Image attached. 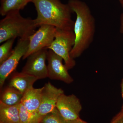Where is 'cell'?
I'll use <instances>...</instances> for the list:
<instances>
[{"mask_svg":"<svg viewBox=\"0 0 123 123\" xmlns=\"http://www.w3.org/2000/svg\"><path fill=\"white\" fill-rule=\"evenodd\" d=\"M68 4L76 14L74 29L75 43L70 53V57L74 59L80 56L92 43L95 33V19L85 2L69 0Z\"/></svg>","mask_w":123,"mask_h":123,"instance_id":"cell-1","label":"cell"},{"mask_svg":"<svg viewBox=\"0 0 123 123\" xmlns=\"http://www.w3.org/2000/svg\"><path fill=\"white\" fill-rule=\"evenodd\" d=\"M33 3L37 12L35 20L38 27L47 24L61 30L74 31L73 12L68 4H63L60 0H33Z\"/></svg>","mask_w":123,"mask_h":123,"instance_id":"cell-2","label":"cell"},{"mask_svg":"<svg viewBox=\"0 0 123 123\" xmlns=\"http://www.w3.org/2000/svg\"><path fill=\"white\" fill-rule=\"evenodd\" d=\"M37 27L35 19L23 17L18 10L10 11L0 21V43L18 37L29 38Z\"/></svg>","mask_w":123,"mask_h":123,"instance_id":"cell-3","label":"cell"},{"mask_svg":"<svg viewBox=\"0 0 123 123\" xmlns=\"http://www.w3.org/2000/svg\"><path fill=\"white\" fill-rule=\"evenodd\" d=\"M75 35L74 31L64 30L56 28L54 41L48 49H50L63 58L65 65L68 70L76 65L74 59L70 53L75 44Z\"/></svg>","mask_w":123,"mask_h":123,"instance_id":"cell-4","label":"cell"},{"mask_svg":"<svg viewBox=\"0 0 123 123\" xmlns=\"http://www.w3.org/2000/svg\"><path fill=\"white\" fill-rule=\"evenodd\" d=\"M29 38L28 50L22 58L25 60L33 53L48 48L54 41L56 28L53 26L43 24Z\"/></svg>","mask_w":123,"mask_h":123,"instance_id":"cell-5","label":"cell"},{"mask_svg":"<svg viewBox=\"0 0 123 123\" xmlns=\"http://www.w3.org/2000/svg\"><path fill=\"white\" fill-rule=\"evenodd\" d=\"M29 38H19L9 57L0 65V88H2L6 78L17 68L20 60L28 50Z\"/></svg>","mask_w":123,"mask_h":123,"instance_id":"cell-6","label":"cell"},{"mask_svg":"<svg viewBox=\"0 0 123 123\" xmlns=\"http://www.w3.org/2000/svg\"><path fill=\"white\" fill-rule=\"evenodd\" d=\"M48 50L47 49H43L30 55L21 72L34 76L38 79L48 77L46 64Z\"/></svg>","mask_w":123,"mask_h":123,"instance_id":"cell-7","label":"cell"},{"mask_svg":"<svg viewBox=\"0 0 123 123\" xmlns=\"http://www.w3.org/2000/svg\"><path fill=\"white\" fill-rule=\"evenodd\" d=\"M48 50L47 55L48 77L52 80H59L66 84L72 83L73 79L69 74L68 69L63 64V58L51 50Z\"/></svg>","mask_w":123,"mask_h":123,"instance_id":"cell-8","label":"cell"},{"mask_svg":"<svg viewBox=\"0 0 123 123\" xmlns=\"http://www.w3.org/2000/svg\"><path fill=\"white\" fill-rule=\"evenodd\" d=\"M56 108L65 120H74L79 118L82 109L80 100L74 94L61 95L57 100Z\"/></svg>","mask_w":123,"mask_h":123,"instance_id":"cell-9","label":"cell"},{"mask_svg":"<svg viewBox=\"0 0 123 123\" xmlns=\"http://www.w3.org/2000/svg\"><path fill=\"white\" fill-rule=\"evenodd\" d=\"M64 91L48 82L45 84L42 90L41 103L37 113L43 118L52 112L56 108L57 100Z\"/></svg>","mask_w":123,"mask_h":123,"instance_id":"cell-10","label":"cell"},{"mask_svg":"<svg viewBox=\"0 0 123 123\" xmlns=\"http://www.w3.org/2000/svg\"><path fill=\"white\" fill-rule=\"evenodd\" d=\"M40 88H30L23 94L21 103L29 111L36 113L41 103L42 90Z\"/></svg>","mask_w":123,"mask_h":123,"instance_id":"cell-11","label":"cell"},{"mask_svg":"<svg viewBox=\"0 0 123 123\" xmlns=\"http://www.w3.org/2000/svg\"><path fill=\"white\" fill-rule=\"evenodd\" d=\"M36 77L25 73L16 72L12 76L9 86L15 88L22 94L33 87V84L37 80Z\"/></svg>","mask_w":123,"mask_h":123,"instance_id":"cell-12","label":"cell"},{"mask_svg":"<svg viewBox=\"0 0 123 123\" xmlns=\"http://www.w3.org/2000/svg\"><path fill=\"white\" fill-rule=\"evenodd\" d=\"M19 105H8L0 102V123H20Z\"/></svg>","mask_w":123,"mask_h":123,"instance_id":"cell-13","label":"cell"},{"mask_svg":"<svg viewBox=\"0 0 123 123\" xmlns=\"http://www.w3.org/2000/svg\"><path fill=\"white\" fill-rule=\"evenodd\" d=\"M33 0H1L0 14L5 16L11 11L23 9Z\"/></svg>","mask_w":123,"mask_h":123,"instance_id":"cell-14","label":"cell"},{"mask_svg":"<svg viewBox=\"0 0 123 123\" xmlns=\"http://www.w3.org/2000/svg\"><path fill=\"white\" fill-rule=\"evenodd\" d=\"M23 94L15 88L8 86L6 88L0 96L2 103L10 106L19 105L21 103Z\"/></svg>","mask_w":123,"mask_h":123,"instance_id":"cell-15","label":"cell"},{"mask_svg":"<svg viewBox=\"0 0 123 123\" xmlns=\"http://www.w3.org/2000/svg\"><path fill=\"white\" fill-rule=\"evenodd\" d=\"M19 123H40L43 119L37 112H30L21 103L19 105Z\"/></svg>","mask_w":123,"mask_h":123,"instance_id":"cell-16","label":"cell"},{"mask_svg":"<svg viewBox=\"0 0 123 123\" xmlns=\"http://www.w3.org/2000/svg\"><path fill=\"white\" fill-rule=\"evenodd\" d=\"M15 39L8 40L0 46V65L5 61L12 54Z\"/></svg>","mask_w":123,"mask_h":123,"instance_id":"cell-17","label":"cell"},{"mask_svg":"<svg viewBox=\"0 0 123 123\" xmlns=\"http://www.w3.org/2000/svg\"><path fill=\"white\" fill-rule=\"evenodd\" d=\"M40 123H65V120L56 108L52 112L43 117Z\"/></svg>","mask_w":123,"mask_h":123,"instance_id":"cell-18","label":"cell"},{"mask_svg":"<svg viewBox=\"0 0 123 123\" xmlns=\"http://www.w3.org/2000/svg\"><path fill=\"white\" fill-rule=\"evenodd\" d=\"M110 123H123V108L121 111L114 117Z\"/></svg>","mask_w":123,"mask_h":123,"instance_id":"cell-19","label":"cell"},{"mask_svg":"<svg viewBox=\"0 0 123 123\" xmlns=\"http://www.w3.org/2000/svg\"><path fill=\"white\" fill-rule=\"evenodd\" d=\"M65 123H86L82 120L81 119L79 118L77 119L74 120H70V121H67L65 120Z\"/></svg>","mask_w":123,"mask_h":123,"instance_id":"cell-20","label":"cell"},{"mask_svg":"<svg viewBox=\"0 0 123 123\" xmlns=\"http://www.w3.org/2000/svg\"><path fill=\"white\" fill-rule=\"evenodd\" d=\"M121 4L123 7V0H121ZM120 32L123 34V13L122 14L121 18V25L120 27Z\"/></svg>","mask_w":123,"mask_h":123,"instance_id":"cell-21","label":"cell"},{"mask_svg":"<svg viewBox=\"0 0 123 123\" xmlns=\"http://www.w3.org/2000/svg\"><path fill=\"white\" fill-rule=\"evenodd\" d=\"M121 95H122V97H123V79L122 80V82H121Z\"/></svg>","mask_w":123,"mask_h":123,"instance_id":"cell-22","label":"cell"},{"mask_svg":"<svg viewBox=\"0 0 123 123\" xmlns=\"http://www.w3.org/2000/svg\"><path fill=\"white\" fill-rule=\"evenodd\" d=\"M121 0H119V1H120V3H121Z\"/></svg>","mask_w":123,"mask_h":123,"instance_id":"cell-23","label":"cell"},{"mask_svg":"<svg viewBox=\"0 0 123 123\" xmlns=\"http://www.w3.org/2000/svg\"></svg>","mask_w":123,"mask_h":123,"instance_id":"cell-24","label":"cell"}]
</instances>
